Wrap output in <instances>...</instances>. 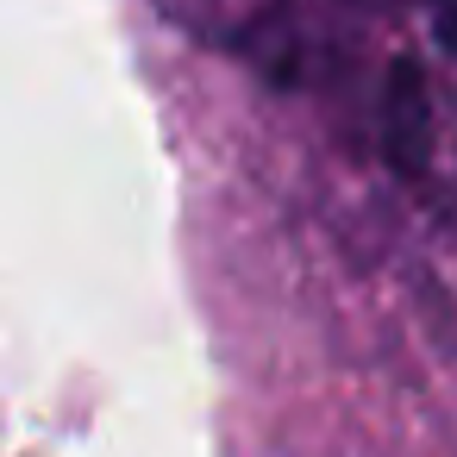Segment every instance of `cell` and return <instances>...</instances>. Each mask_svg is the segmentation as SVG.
Segmentation results:
<instances>
[{"label":"cell","instance_id":"obj_2","mask_svg":"<svg viewBox=\"0 0 457 457\" xmlns=\"http://www.w3.org/2000/svg\"><path fill=\"white\" fill-rule=\"evenodd\" d=\"M426 13H432V32H438V45L457 57V0H426Z\"/></svg>","mask_w":457,"mask_h":457},{"label":"cell","instance_id":"obj_1","mask_svg":"<svg viewBox=\"0 0 457 457\" xmlns=\"http://www.w3.org/2000/svg\"><path fill=\"white\" fill-rule=\"evenodd\" d=\"M382 145H388V163L401 176H420L426 170V145H432V120H426V82L413 63H395L388 76V101H382Z\"/></svg>","mask_w":457,"mask_h":457}]
</instances>
